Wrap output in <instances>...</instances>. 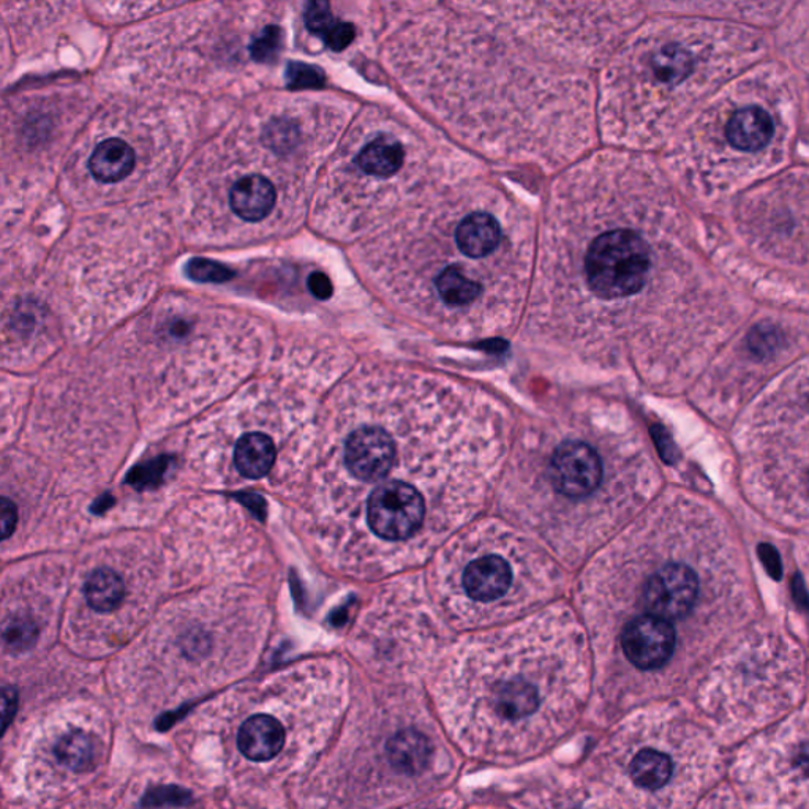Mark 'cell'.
<instances>
[{"mask_svg": "<svg viewBox=\"0 0 809 809\" xmlns=\"http://www.w3.org/2000/svg\"><path fill=\"white\" fill-rule=\"evenodd\" d=\"M35 638V629L27 621H12L5 628V642L12 649H24Z\"/></svg>", "mask_w": 809, "mask_h": 809, "instance_id": "7402d4cb", "label": "cell"}, {"mask_svg": "<svg viewBox=\"0 0 809 809\" xmlns=\"http://www.w3.org/2000/svg\"><path fill=\"white\" fill-rule=\"evenodd\" d=\"M186 272L190 279L200 283H225L236 274L228 266L207 258H193L187 262Z\"/></svg>", "mask_w": 809, "mask_h": 809, "instance_id": "ffe728a7", "label": "cell"}, {"mask_svg": "<svg viewBox=\"0 0 809 809\" xmlns=\"http://www.w3.org/2000/svg\"><path fill=\"white\" fill-rule=\"evenodd\" d=\"M434 748L429 739L418 731L398 732L387 743V756L398 772L419 775L429 765Z\"/></svg>", "mask_w": 809, "mask_h": 809, "instance_id": "2e32d148", "label": "cell"}, {"mask_svg": "<svg viewBox=\"0 0 809 809\" xmlns=\"http://www.w3.org/2000/svg\"><path fill=\"white\" fill-rule=\"evenodd\" d=\"M288 732L272 714H255L240 722L236 746L240 756L257 764L274 761L285 750Z\"/></svg>", "mask_w": 809, "mask_h": 809, "instance_id": "9c48e42d", "label": "cell"}, {"mask_svg": "<svg viewBox=\"0 0 809 809\" xmlns=\"http://www.w3.org/2000/svg\"><path fill=\"white\" fill-rule=\"evenodd\" d=\"M286 85L293 91L318 89L325 85V74L311 64L291 63L286 67Z\"/></svg>", "mask_w": 809, "mask_h": 809, "instance_id": "44dd1931", "label": "cell"}, {"mask_svg": "<svg viewBox=\"0 0 809 809\" xmlns=\"http://www.w3.org/2000/svg\"><path fill=\"white\" fill-rule=\"evenodd\" d=\"M348 398L333 487L345 562L404 575L494 502L514 424L477 384L402 362L367 370Z\"/></svg>", "mask_w": 809, "mask_h": 809, "instance_id": "6da1fadb", "label": "cell"}, {"mask_svg": "<svg viewBox=\"0 0 809 809\" xmlns=\"http://www.w3.org/2000/svg\"><path fill=\"white\" fill-rule=\"evenodd\" d=\"M135 168V153L122 139H106L93 150L89 170L102 182H119L131 176Z\"/></svg>", "mask_w": 809, "mask_h": 809, "instance_id": "5bb4252c", "label": "cell"}, {"mask_svg": "<svg viewBox=\"0 0 809 809\" xmlns=\"http://www.w3.org/2000/svg\"><path fill=\"white\" fill-rule=\"evenodd\" d=\"M666 203L649 164L623 150L555 176L520 325L527 347L599 373L645 366L671 283Z\"/></svg>", "mask_w": 809, "mask_h": 809, "instance_id": "7a4b0ae2", "label": "cell"}, {"mask_svg": "<svg viewBox=\"0 0 809 809\" xmlns=\"http://www.w3.org/2000/svg\"><path fill=\"white\" fill-rule=\"evenodd\" d=\"M307 286L311 293L315 297H318V300L326 301L333 296V282H330L329 277L325 272H314V274H311L307 280Z\"/></svg>", "mask_w": 809, "mask_h": 809, "instance_id": "603a6c76", "label": "cell"}, {"mask_svg": "<svg viewBox=\"0 0 809 809\" xmlns=\"http://www.w3.org/2000/svg\"><path fill=\"white\" fill-rule=\"evenodd\" d=\"M535 52L562 66L603 68L639 14L625 2H485Z\"/></svg>", "mask_w": 809, "mask_h": 809, "instance_id": "ba28073f", "label": "cell"}, {"mask_svg": "<svg viewBox=\"0 0 809 809\" xmlns=\"http://www.w3.org/2000/svg\"><path fill=\"white\" fill-rule=\"evenodd\" d=\"M726 139L737 153H759L772 143L775 124L772 114L759 105L737 108L726 122Z\"/></svg>", "mask_w": 809, "mask_h": 809, "instance_id": "30bf717a", "label": "cell"}, {"mask_svg": "<svg viewBox=\"0 0 809 809\" xmlns=\"http://www.w3.org/2000/svg\"><path fill=\"white\" fill-rule=\"evenodd\" d=\"M0 513H2V517H0V523H2V536L7 539L13 533L14 525H16V506H14L9 498H3L2 506H0Z\"/></svg>", "mask_w": 809, "mask_h": 809, "instance_id": "cb8c5ba5", "label": "cell"}, {"mask_svg": "<svg viewBox=\"0 0 809 809\" xmlns=\"http://www.w3.org/2000/svg\"><path fill=\"white\" fill-rule=\"evenodd\" d=\"M419 577L437 620L456 629L505 627L573 587V574L544 546L498 516L452 536Z\"/></svg>", "mask_w": 809, "mask_h": 809, "instance_id": "8992f818", "label": "cell"}, {"mask_svg": "<svg viewBox=\"0 0 809 809\" xmlns=\"http://www.w3.org/2000/svg\"><path fill=\"white\" fill-rule=\"evenodd\" d=\"M86 598L89 606L97 613H113L125 596V587L122 578L114 571L97 570L86 582Z\"/></svg>", "mask_w": 809, "mask_h": 809, "instance_id": "ac0fdd59", "label": "cell"}, {"mask_svg": "<svg viewBox=\"0 0 809 809\" xmlns=\"http://www.w3.org/2000/svg\"><path fill=\"white\" fill-rule=\"evenodd\" d=\"M653 476L645 441L620 402L598 392L555 395L514 424L496 516L574 575L634 523Z\"/></svg>", "mask_w": 809, "mask_h": 809, "instance_id": "5b68a950", "label": "cell"}, {"mask_svg": "<svg viewBox=\"0 0 809 809\" xmlns=\"http://www.w3.org/2000/svg\"><path fill=\"white\" fill-rule=\"evenodd\" d=\"M683 759L660 746H645L629 762V776L639 789L658 794L677 782Z\"/></svg>", "mask_w": 809, "mask_h": 809, "instance_id": "8fae6325", "label": "cell"}, {"mask_svg": "<svg viewBox=\"0 0 809 809\" xmlns=\"http://www.w3.org/2000/svg\"><path fill=\"white\" fill-rule=\"evenodd\" d=\"M54 764L71 773H89L102 759V744L82 729H67L56 737L52 746Z\"/></svg>", "mask_w": 809, "mask_h": 809, "instance_id": "7c38bea8", "label": "cell"}, {"mask_svg": "<svg viewBox=\"0 0 809 809\" xmlns=\"http://www.w3.org/2000/svg\"><path fill=\"white\" fill-rule=\"evenodd\" d=\"M283 31L279 26H266L250 43V56L257 63L271 64L283 48Z\"/></svg>", "mask_w": 809, "mask_h": 809, "instance_id": "d6986e66", "label": "cell"}, {"mask_svg": "<svg viewBox=\"0 0 809 809\" xmlns=\"http://www.w3.org/2000/svg\"><path fill=\"white\" fill-rule=\"evenodd\" d=\"M305 26L312 34L322 37L333 52H344L358 35L355 24L337 20L329 3L326 2L308 3L305 10Z\"/></svg>", "mask_w": 809, "mask_h": 809, "instance_id": "9a60e30c", "label": "cell"}, {"mask_svg": "<svg viewBox=\"0 0 809 809\" xmlns=\"http://www.w3.org/2000/svg\"><path fill=\"white\" fill-rule=\"evenodd\" d=\"M235 462L240 474L251 480H260L274 467V441L262 434L244 435L237 441Z\"/></svg>", "mask_w": 809, "mask_h": 809, "instance_id": "e0dca14e", "label": "cell"}, {"mask_svg": "<svg viewBox=\"0 0 809 809\" xmlns=\"http://www.w3.org/2000/svg\"><path fill=\"white\" fill-rule=\"evenodd\" d=\"M276 187L262 176H246L229 192L232 210L247 222H260L274 210Z\"/></svg>", "mask_w": 809, "mask_h": 809, "instance_id": "4fadbf2b", "label": "cell"}, {"mask_svg": "<svg viewBox=\"0 0 809 809\" xmlns=\"http://www.w3.org/2000/svg\"><path fill=\"white\" fill-rule=\"evenodd\" d=\"M340 190L359 233L379 232L446 183L485 171L446 133L398 103L370 108Z\"/></svg>", "mask_w": 809, "mask_h": 809, "instance_id": "52a82bcc", "label": "cell"}, {"mask_svg": "<svg viewBox=\"0 0 809 809\" xmlns=\"http://www.w3.org/2000/svg\"><path fill=\"white\" fill-rule=\"evenodd\" d=\"M536 247L533 211L483 171L434 190L370 235L361 260L395 322L473 344L520 329Z\"/></svg>", "mask_w": 809, "mask_h": 809, "instance_id": "277c9868", "label": "cell"}, {"mask_svg": "<svg viewBox=\"0 0 809 809\" xmlns=\"http://www.w3.org/2000/svg\"><path fill=\"white\" fill-rule=\"evenodd\" d=\"M383 9L381 60L392 82L477 156L560 175L598 146L592 71L535 52L485 2Z\"/></svg>", "mask_w": 809, "mask_h": 809, "instance_id": "3957f363", "label": "cell"}]
</instances>
